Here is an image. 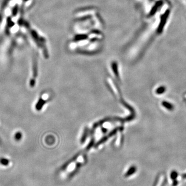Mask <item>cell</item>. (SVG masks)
<instances>
[{"label": "cell", "instance_id": "obj_2", "mask_svg": "<svg viewBox=\"0 0 186 186\" xmlns=\"http://www.w3.org/2000/svg\"><path fill=\"white\" fill-rule=\"evenodd\" d=\"M162 104L165 109L168 110L172 111L174 109V106L171 103L166 101H163L162 102Z\"/></svg>", "mask_w": 186, "mask_h": 186}, {"label": "cell", "instance_id": "obj_1", "mask_svg": "<svg viewBox=\"0 0 186 186\" xmlns=\"http://www.w3.org/2000/svg\"><path fill=\"white\" fill-rule=\"evenodd\" d=\"M73 23V38L70 42L73 49H95L101 45L103 39L102 22L95 8L78 11Z\"/></svg>", "mask_w": 186, "mask_h": 186}, {"label": "cell", "instance_id": "obj_3", "mask_svg": "<svg viewBox=\"0 0 186 186\" xmlns=\"http://www.w3.org/2000/svg\"><path fill=\"white\" fill-rule=\"evenodd\" d=\"M166 90V87L164 86H159L156 90V93L160 95L163 94Z\"/></svg>", "mask_w": 186, "mask_h": 186}, {"label": "cell", "instance_id": "obj_4", "mask_svg": "<svg viewBox=\"0 0 186 186\" xmlns=\"http://www.w3.org/2000/svg\"><path fill=\"white\" fill-rule=\"evenodd\" d=\"M21 135L20 133H16V135H15V138L16 140H19L21 139Z\"/></svg>", "mask_w": 186, "mask_h": 186}]
</instances>
